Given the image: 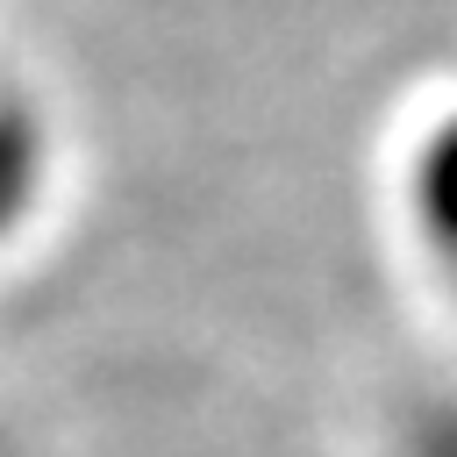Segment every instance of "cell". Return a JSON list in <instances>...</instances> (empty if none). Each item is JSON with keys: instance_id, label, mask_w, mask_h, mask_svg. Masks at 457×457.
Segmentation results:
<instances>
[{"instance_id": "1", "label": "cell", "mask_w": 457, "mask_h": 457, "mask_svg": "<svg viewBox=\"0 0 457 457\" xmlns=\"http://www.w3.org/2000/svg\"><path fill=\"white\" fill-rule=\"evenodd\" d=\"M400 457H457V400L414 414V428L400 436Z\"/></svg>"}, {"instance_id": "2", "label": "cell", "mask_w": 457, "mask_h": 457, "mask_svg": "<svg viewBox=\"0 0 457 457\" xmlns=\"http://www.w3.org/2000/svg\"><path fill=\"white\" fill-rule=\"evenodd\" d=\"M428 200H436V214H428V221H436V243H443L436 257H443V264H450V278H457V171H450V179H436V193H428Z\"/></svg>"}]
</instances>
